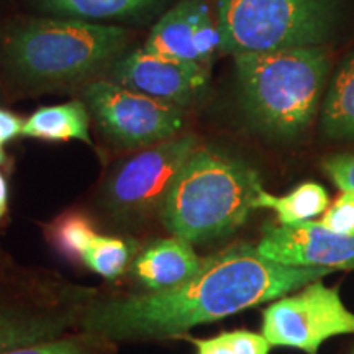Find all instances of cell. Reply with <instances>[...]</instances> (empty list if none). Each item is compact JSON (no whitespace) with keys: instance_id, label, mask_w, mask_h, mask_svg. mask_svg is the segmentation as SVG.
<instances>
[{"instance_id":"6da1fadb","label":"cell","mask_w":354,"mask_h":354,"mask_svg":"<svg viewBox=\"0 0 354 354\" xmlns=\"http://www.w3.org/2000/svg\"><path fill=\"white\" fill-rule=\"evenodd\" d=\"M330 272L326 268L272 263L258 248L240 243L203 259L196 276L174 289L92 304L82 317V328L110 342L172 338L192 326L284 297Z\"/></svg>"},{"instance_id":"7a4b0ae2","label":"cell","mask_w":354,"mask_h":354,"mask_svg":"<svg viewBox=\"0 0 354 354\" xmlns=\"http://www.w3.org/2000/svg\"><path fill=\"white\" fill-rule=\"evenodd\" d=\"M130 39L131 33L120 26L37 17L8 25L0 39V53L15 81L32 87L63 86L113 64Z\"/></svg>"},{"instance_id":"3957f363","label":"cell","mask_w":354,"mask_h":354,"mask_svg":"<svg viewBox=\"0 0 354 354\" xmlns=\"http://www.w3.org/2000/svg\"><path fill=\"white\" fill-rule=\"evenodd\" d=\"M263 183L241 159L197 146L184 162L159 209L162 225L177 238L205 243L236 232L251 215Z\"/></svg>"},{"instance_id":"277c9868","label":"cell","mask_w":354,"mask_h":354,"mask_svg":"<svg viewBox=\"0 0 354 354\" xmlns=\"http://www.w3.org/2000/svg\"><path fill=\"white\" fill-rule=\"evenodd\" d=\"M238 86L248 117L272 136L290 138L308 127L328 73L318 46L236 55Z\"/></svg>"},{"instance_id":"5b68a950","label":"cell","mask_w":354,"mask_h":354,"mask_svg":"<svg viewBox=\"0 0 354 354\" xmlns=\"http://www.w3.org/2000/svg\"><path fill=\"white\" fill-rule=\"evenodd\" d=\"M220 51L227 55L317 46L326 37V0H218Z\"/></svg>"},{"instance_id":"8992f818","label":"cell","mask_w":354,"mask_h":354,"mask_svg":"<svg viewBox=\"0 0 354 354\" xmlns=\"http://www.w3.org/2000/svg\"><path fill=\"white\" fill-rule=\"evenodd\" d=\"M84 102L110 141L123 148H148L179 135L184 109L112 81L88 82Z\"/></svg>"},{"instance_id":"52a82bcc","label":"cell","mask_w":354,"mask_h":354,"mask_svg":"<svg viewBox=\"0 0 354 354\" xmlns=\"http://www.w3.org/2000/svg\"><path fill=\"white\" fill-rule=\"evenodd\" d=\"M197 146L194 135H177L125 159L105 184L104 196L110 212L130 220L161 209L177 174Z\"/></svg>"},{"instance_id":"ba28073f","label":"cell","mask_w":354,"mask_h":354,"mask_svg":"<svg viewBox=\"0 0 354 354\" xmlns=\"http://www.w3.org/2000/svg\"><path fill=\"white\" fill-rule=\"evenodd\" d=\"M354 333V313L344 307L338 290L310 282L290 297H279L263 313V335L271 346L318 354L323 342Z\"/></svg>"},{"instance_id":"9c48e42d","label":"cell","mask_w":354,"mask_h":354,"mask_svg":"<svg viewBox=\"0 0 354 354\" xmlns=\"http://www.w3.org/2000/svg\"><path fill=\"white\" fill-rule=\"evenodd\" d=\"M110 81L184 109L203 92L209 68L156 55L141 46L115 61Z\"/></svg>"},{"instance_id":"30bf717a","label":"cell","mask_w":354,"mask_h":354,"mask_svg":"<svg viewBox=\"0 0 354 354\" xmlns=\"http://www.w3.org/2000/svg\"><path fill=\"white\" fill-rule=\"evenodd\" d=\"M256 248L263 258L292 268L354 269V236L331 232L320 221L266 225Z\"/></svg>"},{"instance_id":"8fae6325","label":"cell","mask_w":354,"mask_h":354,"mask_svg":"<svg viewBox=\"0 0 354 354\" xmlns=\"http://www.w3.org/2000/svg\"><path fill=\"white\" fill-rule=\"evenodd\" d=\"M183 238L158 240L133 259L131 274L145 289L161 292L187 282L202 268L203 259Z\"/></svg>"},{"instance_id":"7c38bea8","label":"cell","mask_w":354,"mask_h":354,"mask_svg":"<svg viewBox=\"0 0 354 354\" xmlns=\"http://www.w3.org/2000/svg\"><path fill=\"white\" fill-rule=\"evenodd\" d=\"M209 19L212 12L205 0H180L153 26L143 48L172 59L202 64L196 51V35Z\"/></svg>"},{"instance_id":"4fadbf2b","label":"cell","mask_w":354,"mask_h":354,"mask_svg":"<svg viewBox=\"0 0 354 354\" xmlns=\"http://www.w3.org/2000/svg\"><path fill=\"white\" fill-rule=\"evenodd\" d=\"M21 136L43 141L77 140L92 146L91 113L86 102L69 100L35 110L25 122Z\"/></svg>"},{"instance_id":"5bb4252c","label":"cell","mask_w":354,"mask_h":354,"mask_svg":"<svg viewBox=\"0 0 354 354\" xmlns=\"http://www.w3.org/2000/svg\"><path fill=\"white\" fill-rule=\"evenodd\" d=\"M38 10L79 20H127L156 12L169 0H33Z\"/></svg>"},{"instance_id":"9a60e30c","label":"cell","mask_w":354,"mask_h":354,"mask_svg":"<svg viewBox=\"0 0 354 354\" xmlns=\"http://www.w3.org/2000/svg\"><path fill=\"white\" fill-rule=\"evenodd\" d=\"M328 192L317 183H304L286 196H272L261 189L254 209L274 210L281 225H295L313 220L328 209Z\"/></svg>"},{"instance_id":"2e32d148","label":"cell","mask_w":354,"mask_h":354,"mask_svg":"<svg viewBox=\"0 0 354 354\" xmlns=\"http://www.w3.org/2000/svg\"><path fill=\"white\" fill-rule=\"evenodd\" d=\"M66 323L59 317L30 315L0 308V354L10 349L55 339L63 333Z\"/></svg>"},{"instance_id":"e0dca14e","label":"cell","mask_w":354,"mask_h":354,"mask_svg":"<svg viewBox=\"0 0 354 354\" xmlns=\"http://www.w3.org/2000/svg\"><path fill=\"white\" fill-rule=\"evenodd\" d=\"M323 128L330 136H354V55L344 61L331 82L325 107Z\"/></svg>"},{"instance_id":"ac0fdd59","label":"cell","mask_w":354,"mask_h":354,"mask_svg":"<svg viewBox=\"0 0 354 354\" xmlns=\"http://www.w3.org/2000/svg\"><path fill=\"white\" fill-rule=\"evenodd\" d=\"M97 236L94 220L82 212H66L53 220L46 230L48 241L71 263L82 264L84 254Z\"/></svg>"},{"instance_id":"d6986e66","label":"cell","mask_w":354,"mask_h":354,"mask_svg":"<svg viewBox=\"0 0 354 354\" xmlns=\"http://www.w3.org/2000/svg\"><path fill=\"white\" fill-rule=\"evenodd\" d=\"M135 253V246L128 240L99 233L87 253L84 254L82 264L97 276L113 281L125 272Z\"/></svg>"},{"instance_id":"ffe728a7","label":"cell","mask_w":354,"mask_h":354,"mask_svg":"<svg viewBox=\"0 0 354 354\" xmlns=\"http://www.w3.org/2000/svg\"><path fill=\"white\" fill-rule=\"evenodd\" d=\"M320 223L331 232L354 236V192L343 190V194L323 214Z\"/></svg>"},{"instance_id":"44dd1931","label":"cell","mask_w":354,"mask_h":354,"mask_svg":"<svg viewBox=\"0 0 354 354\" xmlns=\"http://www.w3.org/2000/svg\"><path fill=\"white\" fill-rule=\"evenodd\" d=\"M2 354H92L88 351L87 344L77 339H48V342H39L28 346H21L10 349Z\"/></svg>"},{"instance_id":"7402d4cb","label":"cell","mask_w":354,"mask_h":354,"mask_svg":"<svg viewBox=\"0 0 354 354\" xmlns=\"http://www.w3.org/2000/svg\"><path fill=\"white\" fill-rule=\"evenodd\" d=\"M325 171L339 189L354 192V154H338L326 159Z\"/></svg>"},{"instance_id":"603a6c76","label":"cell","mask_w":354,"mask_h":354,"mask_svg":"<svg viewBox=\"0 0 354 354\" xmlns=\"http://www.w3.org/2000/svg\"><path fill=\"white\" fill-rule=\"evenodd\" d=\"M228 339L234 354H269L271 349V343L266 339V336L253 331H230Z\"/></svg>"},{"instance_id":"cb8c5ba5","label":"cell","mask_w":354,"mask_h":354,"mask_svg":"<svg viewBox=\"0 0 354 354\" xmlns=\"http://www.w3.org/2000/svg\"><path fill=\"white\" fill-rule=\"evenodd\" d=\"M25 122L10 110L0 109V145H7L17 140L24 133Z\"/></svg>"},{"instance_id":"d4e9b609","label":"cell","mask_w":354,"mask_h":354,"mask_svg":"<svg viewBox=\"0 0 354 354\" xmlns=\"http://www.w3.org/2000/svg\"><path fill=\"white\" fill-rule=\"evenodd\" d=\"M196 344L197 354H234L230 344L228 333H221L214 338H187Z\"/></svg>"},{"instance_id":"484cf974","label":"cell","mask_w":354,"mask_h":354,"mask_svg":"<svg viewBox=\"0 0 354 354\" xmlns=\"http://www.w3.org/2000/svg\"><path fill=\"white\" fill-rule=\"evenodd\" d=\"M8 196H10V189H8V180L6 174L0 171V221L7 215L8 210Z\"/></svg>"},{"instance_id":"4316f807","label":"cell","mask_w":354,"mask_h":354,"mask_svg":"<svg viewBox=\"0 0 354 354\" xmlns=\"http://www.w3.org/2000/svg\"><path fill=\"white\" fill-rule=\"evenodd\" d=\"M7 165H8V158H7L6 151H3L2 145H0V167H6Z\"/></svg>"},{"instance_id":"83f0119b","label":"cell","mask_w":354,"mask_h":354,"mask_svg":"<svg viewBox=\"0 0 354 354\" xmlns=\"http://www.w3.org/2000/svg\"><path fill=\"white\" fill-rule=\"evenodd\" d=\"M353 354H354V351H353Z\"/></svg>"}]
</instances>
